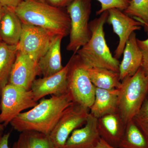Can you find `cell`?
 Returning <instances> with one entry per match:
<instances>
[{
    "label": "cell",
    "mask_w": 148,
    "mask_h": 148,
    "mask_svg": "<svg viewBox=\"0 0 148 148\" xmlns=\"http://www.w3.org/2000/svg\"><path fill=\"white\" fill-rule=\"evenodd\" d=\"M4 8V7L0 3V24H1V20L2 17L3 12ZM1 42L2 40H1V37H0V42Z\"/></svg>",
    "instance_id": "31"
},
{
    "label": "cell",
    "mask_w": 148,
    "mask_h": 148,
    "mask_svg": "<svg viewBox=\"0 0 148 148\" xmlns=\"http://www.w3.org/2000/svg\"><path fill=\"white\" fill-rule=\"evenodd\" d=\"M71 60L58 73L50 76L36 79L32 83V90L35 101L48 95L59 96L68 92V74Z\"/></svg>",
    "instance_id": "11"
},
{
    "label": "cell",
    "mask_w": 148,
    "mask_h": 148,
    "mask_svg": "<svg viewBox=\"0 0 148 148\" xmlns=\"http://www.w3.org/2000/svg\"><path fill=\"white\" fill-rule=\"evenodd\" d=\"M98 119L89 113L84 126L75 130L63 148H94L101 140L97 129Z\"/></svg>",
    "instance_id": "14"
},
{
    "label": "cell",
    "mask_w": 148,
    "mask_h": 148,
    "mask_svg": "<svg viewBox=\"0 0 148 148\" xmlns=\"http://www.w3.org/2000/svg\"><path fill=\"white\" fill-rule=\"evenodd\" d=\"M23 1V0H0V3L5 7L15 10Z\"/></svg>",
    "instance_id": "28"
},
{
    "label": "cell",
    "mask_w": 148,
    "mask_h": 148,
    "mask_svg": "<svg viewBox=\"0 0 148 148\" xmlns=\"http://www.w3.org/2000/svg\"><path fill=\"white\" fill-rule=\"evenodd\" d=\"M118 148H148V138L132 120L126 125Z\"/></svg>",
    "instance_id": "22"
},
{
    "label": "cell",
    "mask_w": 148,
    "mask_h": 148,
    "mask_svg": "<svg viewBox=\"0 0 148 148\" xmlns=\"http://www.w3.org/2000/svg\"><path fill=\"white\" fill-rule=\"evenodd\" d=\"M77 51L70 58L68 74V92L73 102L90 109L95 98V87L88 76L86 67Z\"/></svg>",
    "instance_id": "5"
},
{
    "label": "cell",
    "mask_w": 148,
    "mask_h": 148,
    "mask_svg": "<svg viewBox=\"0 0 148 148\" xmlns=\"http://www.w3.org/2000/svg\"><path fill=\"white\" fill-rule=\"evenodd\" d=\"M137 41L143 55L141 68L146 73L148 74V38L145 40H140L137 38Z\"/></svg>",
    "instance_id": "26"
},
{
    "label": "cell",
    "mask_w": 148,
    "mask_h": 148,
    "mask_svg": "<svg viewBox=\"0 0 148 148\" xmlns=\"http://www.w3.org/2000/svg\"><path fill=\"white\" fill-rule=\"evenodd\" d=\"M55 36L40 27L22 24V33L16 49L38 62L47 51Z\"/></svg>",
    "instance_id": "9"
},
{
    "label": "cell",
    "mask_w": 148,
    "mask_h": 148,
    "mask_svg": "<svg viewBox=\"0 0 148 148\" xmlns=\"http://www.w3.org/2000/svg\"><path fill=\"white\" fill-rule=\"evenodd\" d=\"M94 148H114L110 146L104 140L101 139Z\"/></svg>",
    "instance_id": "30"
},
{
    "label": "cell",
    "mask_w": 148,
    "mask_h": 148,
    "mask_svg": "<svg viewBox=\"0 0 148 148\" xmlns=\"http://www.w3.org/2000/svg\"><path fill=\"white\" fill-rule=\"evenodd\" d=\"M3 131L0 130V139L1 138L2 136H3Z\"/></svg>",
    "instance_id": "34"
},
{
    "label": "cell",
    "mask_w": 148,
    "mask_h": 148,
    "mask_svg": "<svg viewBox=\"0 0 148 148\" xmlns=\"http://www.w3.org/2000/svg\"><path fill=\"white\" fill-rule=\"evenodd\" d=\"M107 22L112 27L113 32L119 38V42L114 52V57L118 60L123 53L126 42L130 35L135 31L140 30L143 24L118 9L108 10Z\"/></svg>",
    "instance_id": "10"
},
{
    "label": "cell",
    "mask_w": 148,
    "mask_h": 148,
    "mask_svg": "<svg viewBox=\"0 0 148 148\" xmlns=\"http://www.w3.org/2000/svg\"><path fill=\"white\" fill-rule=\"evenodd\" d=\"M86 68L89 78L95 88L113 89L120 86L119 73L104 68Z\"/></svg>",
    "instance_id": "19"
},
{
    "label": "cell",
    "mask_w": 148,
    "mask_h": 148,
    "mask_svg": "<svg viewBox=\"0 0 148 148\" xmlns=\"http://www.w3.org/2000/svg\"><path fill=\"white\" fill-rule=\"evenodd\" d=\"M147 99H148V93H147Z\"/></svg>",
    "instance_id": "35"
},
{
    "label": "cell",
    "mask_w": 148,
    "mask_h": 148,
    "mask_svg": "<svg viewBox=\"0 0 148 148\" xmlns=\"http://www.w3.org/2000/svg\"><path fill=\"white\" fill-rule=\"evenodd\" d=\"M35 1H37L40 2L47 3L46 0H35Z\"/></svg>",
    "instance_id": "33"
},
{
    "label": "cell",
    "mask_w": 148,
    "mask_h": 148,
    "mask_svg": "<svg viewBox=\"0 0 148 148\" xmlns=\"http://www.w3.org/2000/svg\"><path fill=\"white\" fill-rule=\"evenodd\" d=\"M126 125L119 114L116 112L98 119L97 129L101 139L113 147L118 148Z\"/></svg>",
    "instance_id": "13"
},
{
    "label": "cell",
    "mask_w": 148,
    "mask_h": 148,
    "mask_svg": "<svg viewBox=\"0 0 148 148\" xmlns=\"http://www.w3.org/2000/svg\"><path fill=\"white\" fill-rule=\"evenodd\" d=\"M108 14V10L104 12L89 22L90 39L76 53L86 68H104L119 73L120 62L112 55L105 38L104 26Z\"/></svg>",
    "instance_id": "3"
},
{
    "label": "cell",
    "mask_w": 148,
    "mask_h": 148,
    "mask_svg": "<svg viewBox=\"0 0 148 148\" xmlns=\"http://www.w3.org/2000/svg\"><path fill=\"white\" fill-rule=\"evenodd\" d=\"M118 89L117 112L126 124L132 120L147 98L148 74L140 67L133 75L122 80Z\"/></svg>",
    "instance_id": "4"
},
{
    "label": "cell",
    "mask_w": 148,
    "mask_h": 148,
    "mask_svg": "<svg viewBox=\"0 0 148 148\" xmlns=\"http://www.w3.org/2000/svg\"><path fill=\"white\" fill-rule=\"evenodd\" d=\"M123 12L140 21L147 32L148 29V0H131Z\"/></svg>",
    "instance_id": "23"
},
{
    "label": "cell",
    "mask_w": 148,
    "mask_h": 148,
    "mask_svg": "<svg viewBox=\"0 0 148 148\" xmlns=\"http://www.w3.org/2000/svg\"><path fill=\"white\" fill-rule=\"evenodd\" d=\"M74 0H46L48 4L58 8L67 7Z\"/></svg>",
    "instance_id": "27"
},
{
    "label": "cell",
    "mask_w": 148,
    "mask_h": 148,
    "mask_svg": "<svg viewBox=\"0 0 148 148\" xmlns=\"http://www.w3.org/2000/svg\"><path fill=\"white\" fill-rule=\"evenodd\" d=\"M12 148H55L49 135L34 131L21 132Z\"/></svg>",
    "instance_id": "21"
},
{
    "label": "cell",
    "mask_w": 148,
    "mask_h": 148,
    "mask_svg": "<svg viewBox=\"0 0 148 148\" xmlns=\"http://www.w3.org/2000/svg\"><path fill=\"white\" fill-rule=\"evenodd\" d=\"M22 24L40 27L55 36L70 34L71 19L68 13L35 0H23L14 10Z\"/></svg>",
    "instance_id": "2"
},
{
    "label": "cell",
    "mask_w": 148,
    "mask_h": 148,
    "mask_svg": "<svg viewBox=\"0 0 148 148\" xmlns=\"http://www.w3.org/2000/svg\"><path fill=\"white\" fill-rule=\"evenodd\" d=\"M89 113V109L75 102L64 110L49 135L55 148H64L73 131L85 124Z\"/></svg>",
    "instance_id": "8"
},
{
    "label": "cell",
    "mask_w": 148,
    "mask_h": 148,
    "mask_svg": "<svg viewBox=\"0 0 148 148\" xmlns=\"http://www.w3.org/2000/svg\"><path fill=\"white\" fill-rule=\"evenodd\" d=\"M17 52L16 45L0 42V95L3 88L8 84Z\"/></svg>",
    "instance_id": "20"
},
{
    "label": "cell",
    "mask_w": 148,
    "mask_h": 148,
    "mask_svg": "<svg viewBox=\"0 0 148 148\" xmlns=\"http://www.w3.org/2000/svg\"><path fill=\"white\" fill-rule=\"evenodd\" d=\"M64 38L56 36L47 51L38 62L40 75L43 77L52 75L61 71L64 67L61 63V45Z\"/></svg>",
    "instance_id": "18"
},
{
    "label": "cell",
    "mask_w": 148,
    "mask_h": 148,
    "mask_svg": "<svg viewBox=\"0 0 148 148\" xmlns=\"http://www.w3.org/2000/svg\"><path fill=\"white\" fill-rule=\"evenodd\" d=\"M147 32H148V31H147Z\"/></svg>",
    "instance_id": "36"
},
{
    "label": "cell",
    "mask_w": 148,
    "mask_h": 148,
    "mask_svg": "<svg viewBox=\"0 0 148 148\" xmlns=\"http://www.w3.org/2000/svg\"><path fill=\"white\" fill-rule=\"evenodd\" d=\"M91 0H74L67 7L71 19L70 41L66 49L77 51L90 39L91 36L89 20L91 10Z\"/></svg>",
    "instance_id": "6"
},
{
    "label": "cell",
    "mask_w": 148,
    "mask_h": 148,
    "mask_svg": "<svg viewBox=\"0 0 148 148\" xmlns=\"http://www.w3.org/2000/svg\"><path fill=\"white\" fill-rule=\"evenodd\" d=\"M4 126L3 124H0V130L3 131Z\"/></svg>",
    "instance_id": "32"
},
{
    "label": "cell",
    "mask_w": 148,
    "mask_h": 148,
    "mask_svg": "<svg viewBox=\"0 0 148 148\" xmlns=\"http://www.w3.org/2000/svg\"><path fill=\"white\" fill-rule=\"evenodd\" d=\"M101 4V8L96 12L100 15L104 12L111 9L116 8L124 11L127 8L131 0H97Z\"/></svg>",
    "instance_id": "25"
},
{
    "label": "cell",
    "mask_w": 148,
    "mask_h": 148,
    "mask_svg": "<svg viewBox=\"0 0 148 148\" xmlns=\"http://www.w3.org/2000/svg\"><path fill=\"white\" fill-rule=\"evenodd\" d=\"M40 75L38 62L27 55L17 51L8 84L31 90L37 75Z\"/></svg>",
    "instance_id": "12"
},
{
    "label": "cell",
    "mask_w": 148,
    "mask_h": 148,
    "mask_svg": "<svg viewBox=\"0 0 148 148\" xmlns=\"http://www.w3.org/2000/svg\"><path fill=\"white\" fill-rule=\"evenodd\" d=\"M132 120L148 138V99L146 98Z\"/></svg>",
    "instance_id": "24"
},
{
    "label": "cell",
    "mask_w": 148,
    "mask_h": 148,
    "mask_svg": "<svg viewBox=\"0 0 148 148\" xmlns=\"http://www.w3.org/2000/svg\"><path fill=\"white\" fill-rule=\"evenodd\" d=\"M0 95V124L4 127L22 111L34 108L38 104L31 90H26L10 84L3 88Z\"/></svg>",
    "instance_id": "7"
},
{
    "label": "cell",
    "mask_w": 148,
    "mask_h": 148,
    "mask_svg": "<svg viewBox=\"0 0 148 148\" xmlns=\"http://www.w3.org/2000/svg\"><path fill=\"white\" fill-rule=\"evenodd\" d=\"M137 39L136 34L133 32L126 42L123 53V58L119 65L121 81L126 77L133 75L142 66L143 55Z\"/></svg>",
    "instance_id": "15"
},
{
    "label": "cell",
    "mask_w": 148,
    "mask_h": 148,
    "mask_svg": "<svg viewBox=\"0 0 148 148\" xmlns=\"http://www.w3.org/2000/svg\"><path fill=\"white\" fill-rule=\"evenodd\" d=\"M72 102L68 92L59 96L52 95L48 99H42L29 111L19 114L10 124L20 132L34 131L49 135L62 113Z\"/></svg>",
    "instance_id": "1"
},
{
    "label": "cell",
    "mask_w": 148,
    "mask_h": 148,
    "mask_svg": "<svg viewBox=\"0 0 148 148\" xmlns=\"http://www.w3.org/2000/svg\"><path fill=\"white\" fill-rule=\"evenodd\" d=\"M10 137V132L3 135L0 139V148H10L8 146Z\"/></svg>",
    "instance_id": "29"
},
{
    "label": "cell",
    "mask_w": 148,
    "mask_h": 148,
    "mask_svg": "<svg viewBox=\"0 0 148 148\" xmlns=\"http://www.w3.org/2000/svg\"><path fill=\"white\" fill-rule=\"evenodd\" d=\"M22 31V23L14 10L5 7L0 24L2 42L11 45L18 44Z\"/></svg>",
    "instance_id": "17"
},
{
    "label": "cell",
    "mask_w": 148,
    "mask_h": 148,
    "mask_svg": "<svg viewBox=\"0 0 148 148\" xmlns=\"http://www.w3.org/2000/svg\"><path fill=\"white\" fill-rule=\"evenodd\" d=\"M119 89L95 88V98L89 109L90 114L96 118L117 112Z\"/></svg>",
    "instance_id": "16"
}]
</instances>
